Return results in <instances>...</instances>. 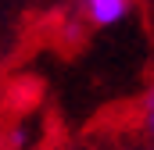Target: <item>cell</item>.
Segmentation results:
<instances>
[{
	"mask_svg": "<svg viewBox=\"0 0 154 150\" xmlns=\"http://www.w3.org/2000/svg\"><path fill=\"white\" fill-rule=\"evenodd\" d=\"M93 25H118L129 14V0H82Z\"/></svg>",
	"mask_w": 154,
	"mask_h": 150,
	"instance_id": "obj_1",
	"label": "cell"
},
{
	"mask_svg": "<svg viewBox=\"0 0 154 150\" xmlns=\"http://www.w3.org/2000/svg\"><path fill=\"white\" fill-rule=\"evenodd\" d=\"M143 129L154 136V86L147 89V97H143Z\"/></svg>",
	"mask_w": 154,
	"mask_h": 150,
	"instance_id": "obj_2",
	"label": "cell"
}]
</instances>
